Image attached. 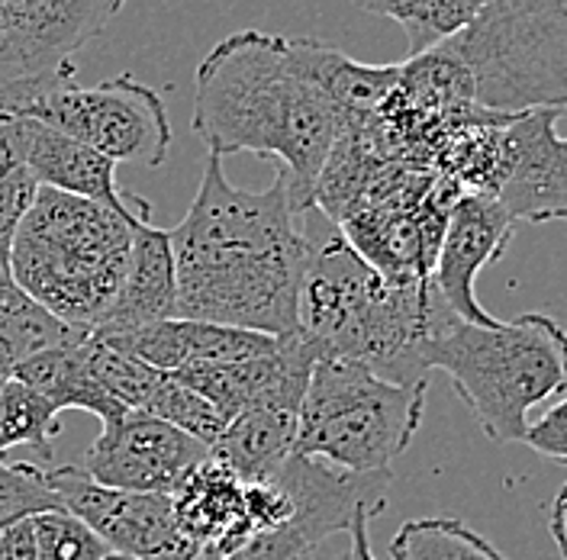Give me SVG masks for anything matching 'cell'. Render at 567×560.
<instances>
[{
	"label": "cell",
	"mask_w": 567,
	"mask_h": 560,
	"mask_svg": "<svg viewBox=\"0 0 567 560\" xmlns=\"http://www.w3.org/2000/svg\"><path fill=\"white\" fill-rule=\"evenodd\" d=\"M290 52L339 106L346 126L371 123L400 81V65H364L317 39H290Z\"/></svg>",
	"instance_id": "ffe728a7"
},
{
	"label": "cell",
	"mask_w": 567,
	"mask_h": 560,
	"mask_svg": "<svg viewBox=\"0 0 567 560\" xmlns=\"http://www.w3.org/2000/svg\"><path fill=\"white\" fill-rule=\"evenodd\" d=\"M177 274L168 229L142 222L133 236V251L116 303L94 332H130L162 319H175Z\"/></svg>",
	"instance_id": "d6986e66"
},
{
	"label": "cell",
	"mask_w": 567,
	"mask_h": 560,
	"mask_svg": "<svg viewBox=\"0 0 567 560\" xmlns=\"http://www.w3.org/2000/svg\"><path fill=\"white\" fill-rule=\"evenodd\" d=\"M17 290L13 274H10V251H0V303Z\"/></svg>",
	"instance_id": "d590c367"
},
{
	"label": "cell",
	"mask_w": 567,
	"mask_h": 560,
	"mask_svg": "<svg viewBox=\"0 0 567 560\" xmlns=\"http://www.w3.org/2000/svg\"><path fill=\"white\" fill-rule=\"evenodd\" d=\"M393 560H506L494 545L458 519H413L390 538Z\"/></svg>",
	"instance_id": "d4e9b609"
},
{
	"label": "cell",
	"mask_w": 567,
	"mask_h": 560,
	"mask_svg": "<svg viewBox=\"0 0 567 560\" xmlns=\"http://www.w3.org/2000/svg\"><path fill=\"white\" fill-rule=\"evenodd\" d=\"M513 232H516V219L494 197L461 194L449 212L445 239L432 268V283L445 300V307L464 322L474 325L496 322V315L487 313L477 300V278L484 268L503 258Z\"/></svg>",
	"instance_id": "2e32d148"
},
{
	"label": "cell",
	"mask_w": 567,
	"mask_h": 560,
	"mask_svg": "<svg viewBox=\"0 0 567 560\" xmlns=\"http://www.w3.org/2000/svg\"><path fill=\"white\" fill-rule=\"evenodd\" d=\"M140 226L113 207L39 187L10 246L13 283L42 310L91 335L120 297Z\"/></svg>",
	"instance_id": "277c9868"
},
{
	"label": "cell",
	"mask_w": 567,
	"mask_h": 560,
	"mask_svg": "<svg viewBox=\"0 0 567 560\" xmlns=\"http://www.w3.org/2000/svg\"><path fill=\"white\" fill-rule=\"evenodd\" d=\"M523 442L529 445L535 455L548 457V460L567 467V396L551 403L538 419L529 422Z\"/></svg>",
	"instance_id": "1f68e13d"
},
{
	"label": "cell",
	"mask_w": 567,
	"mask_h": 560,
	"mask_svg": "<svg viewBox=\"0 0 567 560\" xmlns=\"http://www.w3.org/2000/svg\"><path fill=\"white\" fill-rule=\"evenodd\" d=\"M381 516V509H361L349 526V551L342 554V560H378L371 551V519Z\"/></svg>",
	"instance_id": "836d02e7"
},
{
	"label": "cell",
	"mask_w": 567,
	"mask_h": 560,
	"mask_svg": "<svg viewBox=\"0 0 567 560\" xmlns=\"http://www.w3.org/2000/svg\"><path fill=\"white\" fill-rule=\"evenodd\" d=\"M91 335H101L165 374H175L190 364H226V361L258 357L268 354L281 339V335H261L248 329H229V325L194 322V319H162L130 332H91Z\"/></svg>",
	"instance_id": "e0dca14e"
},
{
	"label": "cell",
	"mask_w": 567,
	"mask_h": 560,
	"mask_svg": "<svg viewBox=\"0 0 567 560\" xmlns=\"http://www.w3.org/2000/svg\"><path fill=\"white\" fill-rule=\"evenodd\" d=\"M49 509H62V502L45 480V467L0 457V531Z\"/></svg>",
	"instance_id": "f546056e"
},
{
	"label": "cell",
	"mask_w": 567,
	"mask_h": 560,
	"mask_svg": "<svg viewBox=\"0 0 567 560\" xmlns=\"http://www.w3.org/2000/svg\"><path fill=\"white\" fill-rule=\"evenodd\" d=\"M84 354H87V364H91L94 377L104 384L106 393L133 413L145 409V403L152 400L155 386L165 374V371H155L152 364H145L136 354L123 351L101 335L84 339Z\"/></svg>",
	"instance_id": "83f0119b"
},
{
	"label": "cell",
	"mask_w": 567,
	"mask_h": 560,
	"mask_svg": "<svg viewBox=\"0 0 567 560\" xmlns=\"http://www.w3.org/2000/svg\"><path fill=\"white\" fill-rule=\"evenodd\" d=\"M62 432L59 409L23 381L0 384V457L10 448H35L52 457V442Z\"/></svg>",
	"instance_id": "484cf974"
},
{
	"label": "cell",
	"mask_w": 567,
	"mask_h": 560,
	"mask_svg": "<svg viewBox=\"0 0 567 560\" xmlns=\"http://www.w3.org/2000/svg\"><path fill=\"white\" fill-rule=\"evenodd\" d=\"M13 377L33 386L35 393H42L59 413L62 409H84V413L97 416L104 425L130 413L94 377V371L87 364V354H84V339L39 351V354H33L30 361H23L17 367Z\"/></svg>",
	"instance_id": "603a6c76"
},
{
	"label": "cell",
	"mask_w": 567,
	"mask_h": 560,
	"mask_svg": "<svg viewBox=\"0 0 567 560\" xmlns=\"http://www.w3.org/2000/svg\"><path fill=\"white\" fill-rule=\"evenodd\" d=\"M425 390L429 384H393L354 361L319 357L300 406L293 455L358 477L390 474L423 425Z\"/></svg>",
	"instance_id": "52a82bcc"
},
{
	"label": "cell",
	"mask_w": 567,
	"mask_h": 560,
	"mask_svg": "<svg viewBox=\"0 0 567 560\" xmlns=\"http://www.w3.org/2000/svg\"><path fill=\"white\" fill-rule=\"evenodd\" d=\"M0 560H39L33 516L0 531Z\"/></svg>",
	"instance_id": "d6a6232c"
},
{
	"label": "cell",
	"mask_w": 567,
	"mask_h": 560,
	"mask_svg": "<svg viewBox=\"0 0 567 560\" xmlns=\"http://www.w3.org/2000/svg\"><path fill=\"white\" fill-rule=\"evenodd\" d=\"M442 49L458 62L477 110L519 116L567 97V0H487Z\"/></svg>",
	"instance_id": "8992f818"
},
{
	"label": "cell",
	"mask_w": 567,
	"mask_h": 560,
	"mask_svg": "<svg viewBox=\"0 0 567 560\" xmlns=\"http://www.w3.org/2000/svg\"><path fill=\"white\" fill-rule=\"evenodd\" d=\"M300 413L284 406H255L233 422L213 442L210 457L229 467L243 484L271 480L293 455Z\"/></svg>",
	"instance_id": "44dd1931"
},
{
	"label": "cell",
	"mask_w": 567,
	"mask_h": 560,
	"mask_svg": "<svg viewBox=\"0 0 567 560\" xmlns=\"http://www.w3.org/2000/svg\"><path fill=\"white\" fill-rule=\"evenodd\" d=\"M104 560H136V558H120V554H110V558H104Z\"/></svg>",
	"instance_id": "8d00e7d4"
},
{
	"label": "cell",
	"mask_w": 567,
	"mask_h": 560,
	"mask_svg": "<svg viewBox=\"0 0 567 560\" xmlns=\"http://www.w3.org/2000/svg\"><path fill=\"white\" fill-rule=\"evenodd\" d=\"M45 480L62 509L91 528L110 554L136 560H204V551L181 538L172 496L110 490L74 464L45 467Z\"/></svg>",
	"instance_id": "8fae6325"
},
{
	"label": "cell",
	"mask_w": 567,
	"mask_h": 560,
	"mask_svg": "<svg viewBox=\"0 0 567 560\" xmlns=\"http://www.w3.org/2000/svg\"><path fill=\"white\" fill-rule=\"evenodd\" d=\"M278 477L293 496V516L223 560H307L326 538L349 531L361 509H388L390 474L358 477L313 457L290 455Z\"/></svg>",
	"instance_id": "30bf717a"
},
{
	"label": "cell",
	"mask_w": 567,
	"mask_h": 560,
	"mask_svg": "<svg viewBox=\"0 0 567 560\" xmlns=\"http://www.w3.org/2000/svg\"><path fill=\"white\" fill-rule=\"evenodd\" d=\"M342 126L339 106L297 65L287 35H226L197 69V139L219 158L236 152L278 158L300 210L313 212V190Z\"/></svg>",
	"instance_id": "7a4b0ae2"
},
{
	"label": "cell",
	"mask_w": 567,
	"mask_h": 560,
	"mask_svg": "<svg viewBox=\"0 0 567 560\" xmlns=\"http://www.w3.org/2000/svg\"><path fill=\"white\" fill-rule=\"evenodd\" d=\"M458 197L449 177L390 165L339 222V232L384 278L429 280Z\"/></svg>",
	"instance_id": "9c48e42d"
},
{
	"label": "cell",
	"mask_w": 567,
	"mask_h": 560,
	"mask_svg": "<svg viewBox=\"0 0 567 560\" xmlns=\"http://www.w3.org/2000/svg\"><path fill=\"white\" fill-rule=\"evenodd\" d=\"M449 319L455 313L432 278H384L342 232L313 246L297 300V335L319 357L364 364L393 384H429V351Z\"/></svg>",
	"instance_id": "3957f363"
},
{
	"label": "cell",
	"mask_w": 567,
	"mask_h": 560,
	"mask_svg": "<svg viewBox=\"0 0 567 560\" xmlns=\"http://www.w3.org/2000/svg\"><path fill=\"white\" fill-rule=\"evenodd\" d=\"M0 113L59 129L106 155L113 165L162 168L172 145L162 94L133 74L84 87L74 65H62L30 81L0 84Z\"/></svg>",
	"instance_id": "ba28073f"
},
{
	"label": "cell",
	"mask_w": 567,
	"mask_h": 560,
	"mask_svg": "<svg viewBox=\"0 0 567 560\" xmlns=\"http://www.w3.org/2000/svg\"><path fill=\"white\" fill-rule=\"evenodd\" d=\"M126 0H0V84L71 65Z\"/></svg>",
	"instance_id": "7c38bea8"
},
{
	"label": "cell",
	"mask_w": 567,
	"mask_h": 560,
	"mask_svg": "<svg viewBox=\"0 0 567 560\" xmlns=\"http://www.w3.org/2000/svg\"><path fill=\"white\" fill-rule=\"evenodd\" d=\"M561 110H532L506 123V162L496 204L516 222L567 219V136H558Z\"/></svg>",
	"instance_id": "9a60e30c"
},
{
	"label": "cell",
	"mask_w": 567,
	"mask_h": 560,
	"mask_svg": "<svg viewBox=\"0 0 567 560\" xmlns=\"http://www.w3.org/2000/svg\"><path fill=\"white\" fill-rule=\"evenodd\" d=\"M307 216L281 168L268 190H243L226 177L223 158L207 155L190 210L168 229L175 319L293 335L300 283L317 246Z\"/></svg>",
	"instance_id": "6da1fadb"
},
{
	"label": "cell",
	"mask_w": 567,
	"mask_h": 560,
	"mask_svg": "<svg viewBox=\"0 0 567 560\" xmlns=\"http://www.w3.org/2000/svg\"><path fill=\"white\" fill-rule=\"evenodd\" d=\"M39 560H104L110 548L69 509H49L33 516Z\"/></svg>",
	"instance_id": "4dcf8cb0"
},
{
	"label": "cell",
	"mask_w": 567,
	"mask_h": 560,
	"mask_svg": "<svg viewBox=\"0 0 567 560\" xmlns=\"http://www.w3.org/2000/svg\"><path fill=\"white\" fill-rule=\"evenodd\" d=\"M23 126V116L0 113V251H10L17 229L39 194V184L27 165Z\"/></svg>",
	"instance_id": "4316f807"
},
{
	"label": "cell",
	"mask_w": 567,
	"mask_h": 560,
	"mask_svg": "<svg viewBox=\"0 0 567 560\" xmlns=\"http://www.w3.org/2000/svg\"><path fill=\"white\" fill-rule=\"evenodd\" d=\"M487 0H354L358 10L390 17L410 39V59L461 33Z\"/></svg>",
	"instance_id": "cb8c5ba5"
},
{
	"label": "cell",
	"mask_w": 567,
	"mask_h": 560,
	"mask_svg": "<svg viewBox=\"0 0 567 560\" xmlns=\"http://www.w3.org/2000/svg\"><path fill=\"white\" fill-rule=\"evenodd\" d=\"M429 367L449 374L491 442L513 445L526 438L532 409L567 390V332L545 313L494 325L455 315L432 342Z\"/></svg>",
	"instance_id": "5b68a950"
},
{
	"label": "cell",
	"mask_w": 567,
	"mask_h": 560,
	"mask_svg": "<svg viewBox=\"0 0 567 560\" xmlns=\"http://www.w3.org/2000/svg\"><path fill=\"white\" fill-rule=\"evenodd\" d=\"M210 457V448L148 413H126L106 422L84 457V470L101 487L123 492H165Z\"/></svg>",
	"instance_id": "4fadbf2b"
},
{
	"label": "cell",
	"mask_w": 567,
	"mask_h": 560,
	"mask_svg": "<svg viewBox=\"0 0 567 560\" xmlns=\"http://www.w3.org/2000/svg\"><path fill=\"white\" fill-rule=\"evenodd\" d=\"M561 113H567V97H565V104H561Z\"/></svg>",
	"instance_id": "74e56055"
},
{
	"label": "cell",
	"mask_w": 567,
	"mask_h": 560,
	"mask_svg": "<svg viewBox=\"0 0 567 560\" xmlns=\"http://www.w3.org/2000/svg\"><path fill=\"white\" fill-rule=\"evenodd\" d=\"M23 142H27L30 175L35 177L39 187H52V190H62V194L81 197V200L104 204V207H113L116 212L140 219V222L152 219V207L116 184V165L106 155L94 152L91 145L71 139L59 129H49L35 120H27Z\"/></svg>",
	"instance_id": "ac0fdd59"
},
{
	"label": "cell",
	"mask_w": 567,
	"mask_h": 560,
	"mask_svg": "<svg viewBox=\"0 0 567 560\" xmlns=\"http://www.w3.org/2000/svg\"><path fill=\"white\" fill-rule=\"evenodd\" d=\"M548 535H551L558 554L567 560V484L555 492V499L548 506Z\"/></svg>",
	"instance_id": "e575fe53"
},
{
	"label": "cell",
	"mask_w": 567,
	"mask_h": 560,
	"mask_svg": "<svg viewBox=\"0 0 567 560\" xmlns=\"http://www.w3.org/2000/svg\"><path fill=\"white\" fill-rule=\"evenodd\" d=\"M204 560H216V558H213V554H204Z\"/></svg>",
	"instance_id": "f35d334b"
},
{
	"label": "cell",
	"mask_w": 567,
	"mask_h": 560,
	"mask_svg": "<svg viewBox=\"0 0 567 560\" xmlns=\"http://www.w3.org/2000/svg\"><path fill=\"white\" fill-rule=\"evenodd\" d=\"M317 361V349L293 332L281 335L268 354L226 364H190L175 371V377L197 390L223 419L233 422L255 406H284L300 413Z\"/></svg>",
	"instance_id": "5bb4252c"
},
{
	"label": "cell",
	"mask_w": 567,
	"mask_h": 560,
	"mask_svg": "<svg viewBox=\"0 0 567 560\" xmlns=\"http://www.w3.org/2000/svg\"><path fill=\"white\" fill-rule=\"evenodd\" d=\"M246 484L219 460H200L172 492V509L181 538L197 551H210L223 531L236 522L243 509Z\"/></svg>",
	"instance_id": "7402d4cb"
},
{
	"label": "cell",
	"mask_w": 567,
	"mask_h": 560,
	"mask_svg": "<svg viewBox=\"0 0 567 560\" xmlns=\"http://www.w3.org/2000/svg\"><path fill=\"white\" fill-rule=\"evenodd\" d=\"M142 413L175 425L184 435L197 438L207 448H213V442L226 428V419L213 409L210 403L197 390H190V386L184 384L181 377H175V374H162V381H158L152 400L145 403Z\"/></svg>",
	"instance_id": "f1b7e54d"
}]
</instances>
